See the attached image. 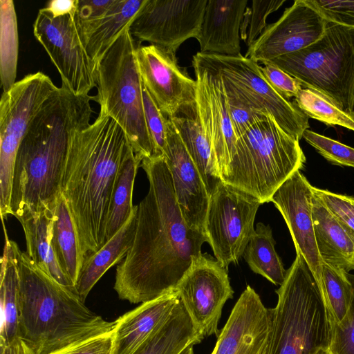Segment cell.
Instances as JSON below:
<instances>
[{
    "instance_id": "obj_1",
    "label": "cell",
    "mask_w": 354,
    "mask_h": 354,
    "mask_svg": "<svg viewBox=\"0 0 354 354\" xmlns=\"http://www.w3.org/2000/svg\"><path fill=\"white\" fill-rule=\"evenodd\" d=\"M140 167L149 190L137 205L133 244L116 268L113 286L120 299L131 304L175 290L205 242L204 233L189 227L183 217L165 157L145 158Z\"/></svg>"
},
{
    "instance_id": "obj_2",
    "label": "cell",
    "mask_w": 354,
    "mask_h": 354,
    "mask_svg": "<svg viewBox=\"0 0 354 354\" xmlns=\"http://www.w3.org/2000/svg\"><path fill=\"white\" fill-rule=\"evenodd\" d=\"M91 100L61 86L32 120L15 162L10 210L18 220L54 212L71 140L91 124Z\"/></svg>"
},
{
    "instance_id": "obj_3",
    "label": "cell",
    "mask_w": 354,
    "mask_h": 354,
    "mask_svg": "<svg viewBox=\"0 0 354 354\" xmlns=\"http://www.w3.org/2000/svg\"><path fill=\"white\" fill-rule=\"evenodd\" d=\"M133 153L122 127L100 113L71 140L61 192L73 220L84 262L106 243L113 194L124 162Z\"/></svg>"
},
{
    "instance_id": "obj_4",
    "label": "cell",
    "mask_w": 354,
    "mask_h": 354,
    "mask_svg": "<svg viewBox=\"0 0 354 354\" xmlns=\"http://www.w3.org/2000/svg\"><path fill=\"white\" fill-rule=\"evenodd\" d=\"M20 280L19 338L35 354H57L111 333L109 322L38 267L15 242Z\"/></svg>"
},
{
    "instance_id": "obj_5",
    "label": "cell",
    "mask_w": 354,
    "mask_h": 354,
    "mask_svg": "<svg viewBox=\"0 0 354 354\" xmlns=\"http://www.w3.org/2000/svg\"><path fill=\"white\" fill-rule=\"evenodd\" d=\"M305 162L299 140L282 129L269 113L261 112L237 138L227 176L222 182L262 204L269 203L277 189Z\"/></svg>"
},
{
    "instance_id": "obj_6",
    "label": "cell",
    "mask_w": 354,
    "mask_h": 354,
    "mask_svg": "<svg viewBox=\"0 0 354 354\" xmlns=\"http://www.w3.org/2000/svg\"><path fill=\"white\" fill-rule=\"evenodd\" d=\"M266 354H315L329 347L330 326L324 303L304 257L297 254L278 289Z\"/></svg>"
},
{
    "instance_id": "obj_7",
    "label": "cell",
    "mask_w": 354,
    "mask_h": 354,
    "mask_svg": "<svg viewBox=\"0 0 354 354\" xmlns=\"http://www.w3.org/2000/svg\"><path fill=\"white\" fill-rule=\"evenodd\" d=\"M138 43L129 27L95 63L100 114L113 118L124 131L136 156L141 161L154 156L147 129L136 50Z\"/></svg>"
},
{
    "instance_id": "obj_8",
    "label": "cell",
    "mask_w": 354,
    "mask_h": 354,
    "mask_svg": "<svg viewBox=\"0 0 354 354\" xmlns=\"http://www.w3.org/2000/svg\"><path fill=\"white\" fill-rule=\"evenodd\" d=\"M266 62L298 80L302 88L354 112V28L327 22L322 37L310 46Z\"/></svg>"
},
{
    "instance_id": "obj_9",
    "label": "cell",
    "mask_w": 354,
    "mask_h": 354,
    "mask_svg": "<svg viewBox=\"0 0 354 354\" xmlns=\"http://www.w3.org/2000/svg\"><path fill=\"white\" fill-rule=\"evenodd\" d=\"M58 87L38 71L24 77L0 101V213L11 215L10 201L15 162L19 145L46 100Z\"/></svg>"
},
{
    "instance_id": "obj_10",
    "label": "cell",
    "mask_w": 354,
    "mask_h": 354,
    "mask_svg": "<svg viewBox=\"0 0 354 354\" xmlns=\"http://www.w3.org/2000/svg\"><path fill=\"white\" fill-rule=\"evenodd\" d=\"M198 53L218 71L227 93L255 111L269 113L282 129L297 140L303 138L310 127L308 118L294 102L284 98L269 84L258 63L243 55Z\"/></svg>"
},
{
    "instance_id": "obj_11",
    "label": "cell",
    "mask_w": 354,
    "mask_h": 354,
    "mask_svg": "<svg viewBox=\"0 0 354 354\" xmlns=\"http://www.w3.org/2000/svg\"><path fill=\"white\" fill-rule=\"evenodd\" d=\"M261 204L257 198L223 182L210 196L204 225L205 242L226 268L243 256Z\"/></svg>"
},
{
    "instance_id": "obj_12",
    "label": "cell",
    "mask_w": 354,
    "mask_h": 354,
    "mask_svg": "<svg viewBox=\"0 0 354 354\" xmlns=\"http://www.w3.org/2000/svg\"><path fill=\"white\" fill-rule=\"evenodd\" d=\"M33 34L57 68L62 86L75 95H88L97 86L95 63L81 41L74 15L55 18L41 8Z\"/></svg>"
},
{
    "instance_id": "obj_13",
    "label": "cell",
    "mask_w": 354,
    "mask_h": 354,
    "mask_svg": "<svg viewBox=\"0 0 354 354\" xmlns=\"http://www.w3.org/2000/svg\"><path fill=\"white\" fill-rule=\"evenodd\" d=\"M175 291L203 335L218 337L223 308L234 295L227 268L210 254L202 253L194 259Z\"/></svg>"
},
{
    "instance_id": "obj_14",
    "label": "cell",
    "mask_w": 354,
    "mask_h": 354,
    "mask_svg": "<svg viewBox=\"0 0 354 354\" xmlns=\"http://www.w3.org/2000/svg\"><path fill=\"white\" fill-rule=\"evenodd\" d=\"M136 58L144 86L167 118L195 116L197 83L181 68L175 54L156 46H138Z\"/></svg>"
},
{
    "instance_id": "obj_15",
    "label": "cell",
    "mask_w": 354,
    "mask_h": 354,
    "mask_svg": "<svg viewBox=\"0 0 354 354\" xmlns=\"http://www.w3.org/2000/svg\"><path fill=\"white\" fill-rule=\"evenodd\" d=\"M207 0H147L129 26L138 43L147 41L176 55L180 46L196 38Z\"/></svg>"
},
{
    "instance_id": "obj_16",
    "label": "cell",
    "mask_w": 354,
    "mask_h": 354,
    "mask_svg": "<svg viewBox=\"0 0 354 354\" xmlns=\"http://www.w3.org/2000/svg\"><path fill=\"white\" fill-rule=\"evenodd\" d=\"M196 111L212 151L216 170L223 181L227 176L236 138L230 118L227 97L218 71L197 53L193 56Z\"/></svg>"
},
{
    "instance_id": "obj_17",
    "label": "cell",
    "mask_w": 354,
    "mask_h": 354,
    "mask_svg": "<svg viewBox=\"0 0 354 354\" xmlns=\"http://www.w3.org/2000/svg\"><path fill=\"white\" fill-rule=\"evenodd\" d=\"M327 22L306 0H296L275 22L267 25L248 47L245 57L257 63L305 48L324 35Z\"/></svg>"
},
{
    "instance_id": "obj_18",
    "label": "cell",
    "mask_w": 354,
    "mask_h": 354,
    "mask_svg": "<svg viewBox=\"0 0 354 354\" xmlns=\"http://www.w3.org/2000/svg\"><path fill=\"white\" fill-rule=\"evenodd\" d=\"M271 319V308L247 286L220 330L215 354H266Z\"/></svg>"
},
{
    "instance_id": "obj_19",
    "label": "cell",
    "mask_w": 354,
    "mask_h": 354,
    "mask_svg": "<svg viewBox=\"0 0 354 354\" xmlns=\"http://www.w3.org/2000/svg\"><path fill=\"white\" fill-rule=\"evenodd\" d=\"M312 187L300 171H297L277 189L270 202L281 214L292 236L296 253L304 257L317 281L322 261L314 232Z\"/></svg>"
},
{
    "instance_id": "obj_20",
    "label": "cell",
    "mask_w": 354,
    "mask_h": 354,
    "mask_svg": "<svg viewBox=\"0 0 354 354\" xmlns=\"http://www.w3.org/2000/svg\"><path fill=\"white\" fill-rule=\"evenodd\" d=\"M163 156L185 221L191 228L204 233L209 196L197 167L169 118L167 147Z\"/></svg>"
},
{
    "instance_id": "obj_21",
    "label": "cell",
    "mask_w": 354,
    "mask_h": 354,
    "mask_svg": "<svg viewBox=\"0 0 354 354\" xmlns=\"http://www.w3.org/2000/svg\"><path fill=\"white\" fill-rule=\"evenodd\" d=\"M247 0H207L199 32L195 39L200 53L241 56L240 33Z\"/></svg>"
},
{
    "instance_id": "obj_22",
    "label": "cell",
    "mask_w": 354,
    "mask_h": 354,
    "mask_svg": "<svg viewBox=\"0 0 354 354\" xmlns=\"http://www.w3.org/2000/svg\"><path fill=\"white\" fill-rule=\"evenodd\" d=\"M178 301L174 290L120 316L113 331L111 354H135L167 320Z\"/></svg>"
},
{
    "instance_id": "obj_23",
    "label": "cell",
    "mask_w": 354,
    "mask_h": 354,
    "mask_svg": "<svg viewBox=\"0 0 354 354\" xmlns=\"http://www.w3.org/2000/svg\"><path fill=\"white\" fill-rule=\"evenodd\" d=\"M313 221L322 261L347 273L354 270V232L338 220L314 194Z\"/></svg>"
},
{
    "instance_id": "obj_24",
    "label": "cell",
    "mask_w": 354,
    "mask_h": 354,
    "mask_svg": "<svg viewBox=\"0 0 354 354\" xmlns=\"http://www.w3.org/2000/svg\"><path fill=\"white\" fill-rule=\"evenodd\" d=\"M147 0H115L102 17L76 24L81 41L91 59L96 63L129 26Z\"/></svg>"
},
{
    "instance_id": "obj_25",
    "label": "cell",
    "mask_w": 354,
    "mask_h": 354,
    "mask_svg": "<svg viewBox=\"0 0 354 354\" xmlns=\"http://www.w3.org/2000/svg\"><path fill=\"white\" fill-rule=\"evenodd\" d=\"M137 209V205H134L122 227L97 251L85 259L75 283L76 292L84 302L105 272L123 260L130 250L134 238Z\"/></svg>"
},
{
    "instance_id": "obj_26",
    "label": "cell",
    "mask_w": 354,
    "mask_h": 354,
    "mask_svg": "<svg viewBox=\"0 0 354 354\" xmlns=\"http://www.w3.org/2000/svg\"><path fill=\"white\" fill-rule=\"evenodd\" d=\"M5 245L1 259L0 300L1 324L0 346H8L20 334V280L15 251V241L9 239L1 218Z\"/></svg>"
},
{
    "instance_id": "obj_27",
    "label": "cell",
    "mask_w": 354,
    "mask_h": 354,
    "mask_svg": "<svg viewBox=\"0 0 354 354\" xmlns=\"http://www.w3.org/2000/svg\"><path fill=\"white\" fill-rule=\"evenodd\" d=\"M53 218L54 212L46 209L19 220L25 234L26 253L38 267L55 281L77 295L75 285L59 267L52 248Z\"/></svg>"
},
{
    "instance_id": "obj_28",
    "label": "cell",
    "mask_w": 354,
    "mask_h": 354,
    "mask_svg": "<svg viewBox=\"0 0 354 354\" xmlns=\"http://www.w3.org/2000/svg\"><path fill=\"white\" fill-rule=\"evenodd\" d=\"M204 337L179 299L167 320L135 354H180L189 346L201 343Z\"/></svg>"
},
{
    "instance_id": "obj_29",
    "label": "cell",
    "mask_w": 354,
    "mask_h": 354,
    "mask_svg": "<svg viewBox=\"0 0 354 354\" xmlns=\"http://www.w3.org/2000/svg\"><path fill=\"white\" fill-rule=\"evenodd\" d=\"M51 245L59 267L75 286L84 259L72 216L62 193L54 210Z\"/></svg>"
},
{
    "instance_id": "obj_30",
    "label": "cell",
    "mask_w": 354,
    "mask_h": 354,
    "mask_svg": "<svg viewBox=\"0 0 354 354\" xmlns=\"http://www.w3.org/2000/svg\"><path fill=\"white\" fill-rule=\"evenodd\" d=\"M169 120L197 167L210 197L222 180L216 170L211 145L197 111L195 116H175Z\"/></svg>"
},
{
    "instance_id": "obj_31",
    "label": "cell",
    "mask_w": 354,
    "mask_h": 354,
    "mask_svg": "<svg viewBox=\"0 0 354 354\" xmlns=\"http://www.w3.org/2000/svg\"><path fill=\"white\" fill-rule=\"evenodd\" d=\"M272 232L269 225L258 223L243 257L250 268L274 285L281 286L286 271L277 254Z\"/></svg>"
},
{
    "instance_id": "obj_32",
    "label": "cell",
    "mask_w": 354,
    "mask_h": 354,
    "mask_svg": "<svg viewBox=\"0 0 354 354\" xmlns=\"http://www.w3.org/2000/svg\"><path fill=\"white\" fill-rule=\"evenodd\" d=\"M346 271L322 262L316 281L327 314L330 330L345 317L350 306L353 286Z\"/></svg>"
},
{
    "instance_id": "obj_33",
    "label": "cell",
    "mask_w": 354,
    "mask_h": 354,
    "mask_svg": "<svg viewBox=\"0 0 354 354\" xmlns=\"http://www.w3.org/2000/svg\"><path fill=\"white\" fill-rule=\"evenodd\" d=\"M0 76L3 92L16 82L18 59V29L15 4L12 0H0Z\"/></svg>"
},
{
    "instance_id": "obj_34",
    "label": "cell",
    "mask_w": 354,
    "mask_h": 354,
    "mask_svg": "<svg viewBox=\"0 0 354 354\" xmlns=\"http://www.w3.org/2000/svg\"><path fill=\"white\" fill-rule=\"evenodd\" d=\"M141 162L134 153L124 162L110 206L106 226V242L122 227L133 209V185Z\"/></svg>"
},
{
    "instance_id": "obj_35",
    "label": "cell",
    "mask_w": 354,
    "mask_h": 354,
    "mask_svg": "<svg viewBox=\"0 0 354 354\" xmlns=\"http://www.w3.org/2000/svg\"><path fill=\"white\" fill-rule=\"evenodd\" d=\"M294 102L309 118L317 120L328 126H341L354 131V112L343 111L322 93L302 88Z\"/></svg>"
},
{
    "instance_id": "obj_36",
    "label": "cell",
    "mask_w": 354,
    "mask_h": 354,
    "mask_svg": "<svg viewBox=\"0 0 354 354\" xmlns=\"http://www.w3.org/2000/svg\"><path fill=\"white\" fill-rule=\"evenodd\" d=\"M142 95L145 120L153 146L154 156H164L167 147L168 118L160 110L143 84Z\"/></svg>"
},
{
    "instance_id": "obj_37",
    "label": "cell",
    "mask_w": 354,
    "mask_h": 354,
    "mask_svg": "<svg viewBox=\"0 0 354 354\" xmlns=\"http://www.w3.org/2000/svg\"><path fill=\"white\" fill-rule=\"evenodd\" d=\"M303 138L333 165L354 168V148L309 129Z\"/></svg>"
},
{
    "instance_id": "obj_38",
    "label": "cell",
    "mask_w": 354,
    "mask_h": 354,
    "mask_svg": "<svg viewBox=\"0 0 354 354\" xmlns=\"http://www.w3.org/2000/svg\"><path fill=\"white\" fill-rule=\"evenodd\" d=\"M348 276L353 286L352 299L345 317L330 330L328 349L333 354H354V274Z\"/></svg>"
},
{
    "instance_id": "obj_39",
    "label": "cell",
    "mask_w": 354,
    "mask_h": 354,
    "mask_svg": "<svg viewBox=\"0 0 354 354\" xmlns=\"http://www.w3.org/2000/svg\"><path fill=\"white\" fill-rule=\"evenodd\" d=\"M326 22L354 28V1L306 0Z\"/></svg>"
},
{
    "instance_id": "obj_40",
    "label": "cell",
    "mask_w": 354,
    "mask_h": 354,
    "mask_svg": "<svg viewBox=\"0 0 354 354\" xmlns=\"http://www.w3.org/2000/svg\"><path fill=\"white\" fill-rule=\"evenodd\" d=\"M312 190L330 212L354 232V197L315 187Z\"/></svg>"
},
{
    "instance_id": "obj_41",
    "label": "cell",
    "mask_w": 354,
    "mask_h": 354,
    "mask_svg": "<svg viewBox=\"0 0 354 354\" xmlns=\"http://www.w3.org/2000/svg\"><path fill=\"white\" fill-rule=\"evenodd\" d=\"M286 0H253L249 13V28L246 33L245 42L249 47L266 28L267 17L278 10Z\"/></svg>"
},
{
    "instance_id": "obj_42",
    "label": "cell",
    "mask_w": 354,
    "mask_h": 354,
    "mask_svg": "<svg viewBox=\"0 0 354 354\" xmlns=\"http://www.w3.org/2000/svg\"><path fill=\"white\" fill-rule=\"evenodd\" d=\"M260 70L269 84L281 96L288 100L295 97L302 88L300 82L279 67L263 63Z\"/></svg>"
},
{
    "instance_id": "obj_43",
    "label": "cell",
    "mask_w": 354,
    "mask_h": 354,
    "mask_svg": "<svg viewBox=\"0 0 354 354\" xmlns=\"http://www.w3.org/2000/svg\"><path fill=\"white\" fill-rule=\"evenodd\" d=\"M230 118L237 139L255 121L262 111H255L225 92Z\"/></svg>"
},
{
    "instance_id": "obj_44",
    "label": "cell",
    "mask_w": 354,
    "mask_h": 354,
    "mask_svg": "<svg viewBox=\"0 0 354 354\" xmlns=\"http://www.w3.org/2000/svg\"><path fill=\"white\" fill-rule=\"evenodd\" d=\"M113 331L91 338L57 354H111Z\"/></svg>"
},
{
    "instance_id": "obj_45",
    "label": "cell",
    "mask_w": 354,
    "mask_h": 354,
    "mask_svg": "<svg viewBox=\"0 0 354 354\" xmlns=\"http://www.w3.org/2000/svg\"><path fill=\"white\" fill-rule=\"evenodd\" d=\"M115 0H78L74 15L76 24L95 20L109 12Z\"/></svg>"
},
{
    "instance_id": "obj_46",
    "label": "cell",
    "mask_w": 354,
    "mask_h": 354,
    "mask_svg": "<svg viewBox=\"0 0 354 354\" xmlns=\"http://www.w3.org/2000/svg\"><path fill=\"white\" fill-rule=\"evenodd\" d=\"M78 0H51L42 9L53 17L75 15Z\"/></svg>"
},
{
    "instance_id": "obj_47",
    "label": "cell",
    "mask_w": 354,
    "mask_h": 354,
    "mask_svg": "<svg viewBox=\"0 0 354 354\" xmlns=\"http://www.w3.org/2000/svg\"><path fill=\"white\" fill-rule=\"evenodd\" d=\"M0 347L1 354H35L20 338L17 339L8 346Z\"/></svg>"
},
{
    "instance_id": "obj_48",
    "label": "cell",
    "mask_w": 354,
    "mask_h": 354,
    "mask_svg": "<svg viewBox=\"0 0 354 354\" xmlns=\"http://www.w3.org/2000/svg\"><path fill=\"white\" fill-rule=\"evenodd\" d=\"M194 345L189 346L185 348L180 354H194Z\"/></svg>"
},
{
    "instance_id": "obj_49",
    "label": "cell",
    "mask_w": 354,
    "mask_h": 354,
    "mask_svg": "<svg viewBox=\"0 0 354 354\" xmlns=\"http://www.w3.org/2000/svg\"><path fill=\"white\" fill-rule=\"evenodd\" d=\"M315 354H333L328 348H322L319 350Z\"/></svg>"
},
{
    "instance_id": "obj_50",
    "label": "cell",
    "mask_w": 354,
    "mask_h": 354,
    "mask_svg": "<svg viewBox=\"0 0 354 354\" xmlns=\"http://www.w3.org/2000/svg\"><path fill=\"white\" fill-rule=\"evenodd\" d=\"M216 346L214 347V348L213 349V351L212 352L211 354H215L216 353Z\"/></svg>"
}]
</instances>
